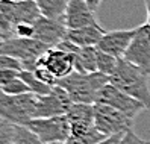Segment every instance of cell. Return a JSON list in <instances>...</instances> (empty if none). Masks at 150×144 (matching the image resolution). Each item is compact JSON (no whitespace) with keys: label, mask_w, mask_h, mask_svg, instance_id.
Segmentation results:
<instances>
[{"label":"cell","mask_w":150,"mask_h":144,"mask_svg":"<svg viewBox=\"0 0 150 144\" xmlns=\"http://www.w3.org/2000/svg\"><path fill=\"white\" fill-rule=\"evenodd\" d=\"M125 137V133H118V135H112V137H106L105 140H102L97 144H120L121 138Z\"/></svg>","instance_id":"cell-29"},{"label":"cell","mask_w":150,"mask_h":144,"mask_svg":"<svg viewBox=\"0 0 150 144\" xmlns=\"http://www.w3.org/2000/svg\"><path fill=\"white\" fill-rule=\"evenodd\" d=\"M33 38L35 37V28L30 23H21L14 28V38Z\"/></svg>","instance_id":"cell-26"},{"label":"cell","mask_w":150,"mask_h":144,"mask_svg":"<svg viewBox=\"0 0 150 144\" xmlns=\"http://www.w3.org/2000/svg\"><path fill=\"white\" fill-rule=\"evenodd\" d=\"M146 144H150V141H146Z\"/></svg>","instance_id":"cell-33"},{"label":"cell","mask_w":150,"mask_h":144,"mask_svg":"<svg viewBox=\"0 0 150 144\" xmlns=\"http://www.w3.org/2000/svg\"><path fill=\"white\" fill-rule=\"evenodd\" d=\"M109 84V76L96 71L90 74H82L73 71L64 79H59L58 84L62 87L68 96L71 97L73 103H88L94 105L97 102V96H99L100 89Z\"/></svg>","instance_id":"cell-2"},{"label":"cell","mask_w":150,"mask_h":144,"mask_svg":"<svg viewBox=\"0 0 150 144\" xmlns=\"http://www.w3.org/2000/svg\"><path fill=\"white\" fill-rule=\"evenodd\" d=\"M28 128H30L46 144H64L71 137V126L67 114L49 118H33Z\"/></svg>","instance_id":"cell-7"},{"label":"cell","mask_w":150,"mask_h":144,"mask_svg":"<svg viewBox=\"0 0 150 144\" xmlns=\"http://www.w3.org/2000/svg\"><path fill=\"white\" fill-rule=\"evenodd\" d=\"M20 77L24 80L26 84H28V87L30 88V91H32L33 94H37V96H47V94L52 91V88H53V87H50V85H47V84L41 82V80L35 76L33 71L23 70L21 73H20Z\"/></svg>","instance_id":"cell-19"},{"label":"cell","mask_w":150,"mask_h":144,"mask_svg":"<svg viewBox=\"0 0 150 144\" xmlns=\"http://www.w3.org/2000/svg\"><path fill=\"white\" fill-rule=\"evenodd\" d=\"M125 59L150 74V24L147 21L137 28L135 38L132 40Z\"/></svg>","instance_id":"cell-10"},{"label":"cell","mask_w":150,"mask_h":144,"mask_svg":"<svg viewBox=\"0 0 150 144\" xmlns=\"http://www.w3.org/2000/svg\"><path fill=\"white\" fill-rule=\"evenodd\" d=\"M35 28V40H38L50 47H55L61 41L67 38L68 28L65 26L64 18H47V17H40L33 23Z\"/></svg>","instance_id":"cell-12"},{"label":"cell","mask_w":150,"mask_h":144,"mask_svg":"<svg viewBox=\"0 0 150 144\" xmlns=\"http://www.w3.org/2000/svg\"><path fill=\"white\" fill-rule=\"evenodd\" d=\"M21 71H15V70H0V85H6L11 80L20 77Z\"/></svg>","instance_id":"cell-27"},{"label":"cell","mask_w":150,"mask_h":144,"mask_svg":"<svg viewBox=\"0 0 150 144\" xmlns=\"http://www.w3.org/2000/svg\"><path fill=\"white\" fill-rule=\"evenodd\" d=\"M14 2H21V0H14Z\"/></svg>","instance_id":"cell-32"},{"label":"cell","mask_w":150,"mask_h":144,"mask_svg":"<svg viewBox=\"0 0 150 144\" xmlns=\"http://www.w3.org/2000/svg\"><path fill=\"white\" fill-rule=\"evenodd\" d=\"M38 96L26 93L18 96H8L2 93L0 97V117L17 126H28L37 118Z\"/></svg>","instance_id":"cell-4"},{"label":"cell","mask_w":150,"mask_h":144,"mask_svg":"<svg viewBox=\"0 0 150 144\" xmlns=\"http://www.w3.org/2000/svg\"><path fill=\"white\" fill-rule=\"evenodd\" d=\"M73 100L62 87L55 85L47 96H38L37 103V118L65 115L71 108Z\"/></svg>","instance_id":"cell-9"},{"label":"cell","mask_w":150,"mask_h":144,"mask_svg":"<svg viewBox=\"0 0 150 144\" xmlns=\"http://www.w3.org/2000/svg\"><path fill=\"white\" fill-rule=\"evenodd\" d=\"M71 135H83L96 128L94 124V105L73 103L67 112Z\"/></svg>","instance_id":"cell-15"},{"label":"cell","mask_w":150,"mask_h":144,"mask_svg":"<svg viewBox=\"0 0 150 144\" xmlns=\"http://www.w3.org/2000/svg\"><path fill=\"white\" fill-rule=\"evenodd\" d=\"M41 17L35 0H0V33L2 41L14 38V28L21 23L33 24Z\"/></svg>","instance_id":"cell-3"},{"label":"cell","mask_w":150,"mask_h":144,"mask_svg":"<svg viewBox=\"0 0 150 144\" xmlns=\"http://www.w3.org/2000/svg\"><path fill=\"white\" fill-rule=\"evenodd\" d=\"M14 144H46L28 126H17L15 124V137Z\"/></svg>","instance_id":"cell-20"},{"label":"cell","mask_w":150,"mask_h":144,"mask_svg":"<svg viewBox=\"0 0 150 144\" xmlns=\"http://www.w3.org/2000/svg\"><path fill=\"white\" fill-rule=\"evenodd\" d=\"M105 138L106 137H105L102 132L97 131V128H94L83 135H71L64 144H97Z\"/></svg>","instance_id":"cell-22"},{"label":"cell","mask_w":150,"mask_h":144,"mask_svg":"<svg viewBox=\"0 0 150 144\" xmlns=\"http://www.w3.org/2000/svg\"><path fill=\"white\" fill-rule=\"evenodd\" d=\"M150 74L143 68L134 65L125 58L118 59V64L109 76V84L121 89L123 93L132 96L134 99L144 103L150 109Z\"/></svg>","instance_id":"cell-1"},{"label":"cell","mask_w":150,"mask_h":144,"mask_svg":"<svg viewBox=\"0 0 150 144\" xmlns=\"http://www.w3.org/2000/svg\"><path fill=\"white\" fill-rule=\"evenodd\" d=\"M37 67H46L58 80L74 71V53L52 47L37 61Z\"/></svg>","instance_id":"cell-11"},{"label":"cell","mask_w":150,"mask_h":144,"mask_svg":"<svg viewBox=\"0 0 150 144\" xmlns=\"http://www.w3.org/2000/svg\"><path fill=\"white\" fill-rule=\"evenodd\" d=\"M0 70H15V71H23V62L9 55H0Z\"/></svg>","instance_id":"cell-25"},{"label":"cell","mask_w":150,"mask_h":144,"mask_svg":"<svg viewBox=\"0 0 150 144\" xmlns=\"http://www.w3.org/2000/svg\"><path fill=\"white\" fill-rule=\"evenodd\" d=\"M120 144H146V141L141 140L134 131H129V132L125 133V137L121 138Z\"/></svg>","instance_id":"cell-28"},{"label":"cell","mask_w":150,"mask_h":144,"mask_svg":"<svg viewBox=\"0 0 150 144\" xmlns=\"http://www.w3.org/2000/svg\"><path fill=\"white\" fill-rule=\"evenodd\" d=\"M85 2L88 3V6H90L94 12H97V11H99V8H100V5H102L103 0H85Z\"/></svg>","instance_id":"cell-30"},{"label":"cell","mask_w":150,"mask_h":144,"mask_svg":"<svg viewBox=\"0 0 150 144\" xmlns=\"http://www.w3.org/2000/svg\"><path fill=\"white\" fill-rule=\"evenodd\" d=\"M97 102L115 108V109L121 111L123 114H126L127 117H130V118H134V120L144 109H147L144 103H141L139 100L134 99L132 96L123 93L121 89L114 87L112 84H108L106 87H103L100 89L99 96H97Z\"/></svg>","instance_id":"cell-8"},{"label":"cell","mask_w":150,"mask_h":144,"mask_svg":"<svg viewBox=\"0 0 150 144\" xmlns=\"http://www.w3.org/2000/svg\"><path fill=\"white\" fill-rule=\"evenodd\" d=\"M74 71L90 74L97 71V47H81L74 55Z\"/></svg>","instance_id":"cell-17"},{"label":"cell","mask_w":150,"mask_h":144,"mask_svg":"<svg viewBox=\"0 0 150 144\" xmlns=\"http://www.w3.org/2000/svg\"><path fill=\"white\" fill-rule=\"evenodd\" d=\"M117 64H118V58L108 55V53L97 49V71H100V73L106 76H111L114 73V70H115Z\"/></svg>","instance_id":"cell-21"},{"label":"cell","mask_w":150,"mask_h":144,"mask_svg":"<svg viewBox=\"0 0 150 144\" xmlns=\"http://www.w3.org/2000/svg\"><path fill=\"white\" fill-rule=\"evenodd\" d=\"M52 47L47 46L35 38H9L5 40L0 44V55H9L23 62L24 70L35 71L37 68V61L50 50Z\"/></svg>","instance_id":"cell-5"},{"label":"cell","mask_w":150,"mask_h":144,"mask_svg":"<svg viewBox=\"0 0 150 144\" xmlns=\"http://www.w3.org/2000/svg\"><path fill=\"white\" fill-rule=\"evenodd\" d=\"M137 28L134 29H118V31H106L102 37L97 49L112 55L115 58H125L126 52L130 46L132 40L135 38Z\"/></svg>","instance_id":"cell-13"},{"label":"cell","mask_w":150,"mask_h":144,"mask_svg":"<svg viewBox=\"0 0 150 144\" xmlns=\"http://www.w3.org/2000/svg\"><path fill=\"white\" fill-rule=\"evenodd\" d=\"M64 21L68 29H81L86 26H100L97 12H94L85 0H70L64 15Z\"/></svg>","instance_id":"cell-14"},{"label":"cell","mask_w":150,"mask_h":144,"mask_svg":"<svg viewBox=\"0 0 150 144\" xmlns=\"http://www.w3.org/2000/svg\"><path fill=\"white\" fill-rule=\"evenodd\" d=\"M146 5V11H147V23L150 24V0H144Z\"/></svg>","instance_id":"cell-31"},{"label":"cell","mask_w":150,"mask_h":144,"mask_svg":"<svg viewBox=\"0 0 150 144\" xmlns=\"http://www.w3.org/2000/svg\"><path fill=\"white\" fill-rule=\"evenodd\" d=\"M105 31L102 26H86L81 29H68L67 40L74 43L79 47H97L105 35Z\"/></svg>","instance_id":"cell-16"},{"label":"cell","mask_w":150,"mask_h":144,"mask_svg":"<svg viewBox=\"0 0 150 144\" xmlns=\"http://www.w3.org/2000/svg\"><path fill=\"white\" fill-rule=\"evenodd\" d=\"M0 88H2V93H5L8 96H18V94L32 93L30 88L28 87V84H26L21 77H17L6 85H0Z\"/></svg>","instance_id":"cell-23"},{"label":"cell","mask_w":150,"mask_h":144,"mask_svg":"<svg viewBox=\"0 0 150 144\" xmlns=\"http://www.w3.org/2000/svg\"><path fill=\"white\" fill-rule=\"evenodd\" d=\"M94 124L97 131L102 132L105 137H112L132 131L134 118L109 105L97 102L94 103Z\"/></svg>","instance_id":"cell-6"},{"label":"cell","mask_w":150,"mask_h":144,"mask_svg":"<svg viewBox=\"0 0 150 144\" xmlns=\"http://www.w3.org/2000/svg\"><path fill=\"white\" fill-rule=\"evenodd\" d=\"M42 17L47 18H64L70 0H35Z\"/></svg>","instance_id":"cell-18"},{"label":"cell","mask_w":150,"mask_h":144,"mask_svg":"<svg viewBox=\"0 0 150 144\" xmlns=\"http://www.w3.org/2000/svg\"><path fill=\"white\" fill-rule=\"evenodd\" d=\"M15 124L2 118L0 121V144H14Z\"/></svg>","instance_id":"cell-24"}]
</instances>
